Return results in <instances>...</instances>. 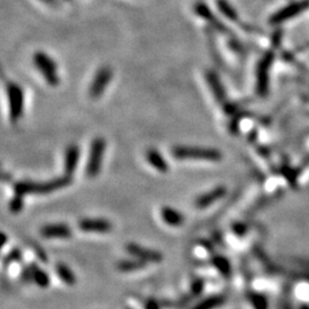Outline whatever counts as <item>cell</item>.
<instances>
[{
  "mask_svg": "<svg viewBox=\"0 0 309 309\" xmlns=\"http://www.w3.org/2000/svg\"><path fill=\"white\" fill-rule=\"evenodd\" d=\"M79 158H80V150L78 146H76V144H71V146L66 148V150L64 152V166H63L65 176L71 177L72 174L76 172L78 163H79Z\"/></svg>",
  "mask_w": 309,
  "mask_h": 309,
  "instance_id": "cell-15",
  "label": "cell"
},
{
  "mask_svg": "<svg viewBox=\"0 0 309 309\" xmlns=\"http://www.w3.org/2000/svg\"><path fill=\"white\" fill-rule=\"evenodd\" d=\"M304 309H308V308H306V307H305V308H304Z\"/></svg>",
  "mask_w": 309,
  "mask_h": 309,
  "instance_id": "cell-31",
  "label": "cell"
},
{
  "mask_svg": "<svg viewBox=\"0 0 309 309\" xmlns=\"http://www.w3.org/2000/svg\"><path fill=\"white\" fill-rule=\"evenodd\" d=\"M146 159L148 163L150 164L151 167H154L156 171H158L159 173H166L169 172V163L165 158L163 157V155L159 152L157 149L150 148L148 149L146 152Z\"/></svg>",
  "mask_w": 309,
  "mask_h": 309,
  "instance_id": "cell-16",
  "label": "cell"
},
{
  "mask_svg": "<svg viewBox=\"0 0 309 309\" xmlns=\"http://www.w3.org/2000/svg\"><path fill=\"white\" fill-rule=\"evenodd\" d=\"M205 79H206V83L208 85V87H210V89L212 91V94L214 95V98L218 101V103H220V104H222V106H225V104L228 102L227 101L226 89H225V86H223L221 78L218 74V72L214 71V70H212V69L206 70L205 71Z\"/></svg>",
  "mask_w": 309,
  "mask_h": 309,
  "instance_id": "cell-11",
  "label": "cell"
},
{
  "mask_svg": "<svg viewBox=\"0 0 309 309\" xmlns=\"http://www.w3.org/2000/svg\"><path fill=\"white\" fill-rule=\"evenodd\" d=\"M226 303V297L221 295L210 296L197 303L191 309H217Z\"/></svg>",
  "mask_w": 309,
  "mask_h": 309,
  "instance_id": "cell-20",
  "label": "cell"
},
{
  "mask_svg": "<svg viewBox=\"0 0 309 309\" xmlns=\"http://www.w3.org/2000/svg\"><path fill=\"white\" fill-rule=\"evenodd\" d=\"M309 7V0H301L289 3L288 6L283 7L278 12L273 14L269 18L270 24H280L283 22L289 21L290 18L297 16V15L305 12Z\"/></svg>",
  "mask_w": 309,
  "mask_h": 309,
  "instance_id": "cell-9",
  "label": "cell"
},
{
  "mask_svg": "<svg viewBox=\"0 0 309 309\" xmlns=\"http://www.w3.org/2000/svg\"><path fill=\"white\" fill-rule=\"evenodd\" d=\"M78 228L84 233L107 234L113 229V225L107 219H83L78 222Z\"/></svg>",
  "mask_w": 309,
  "mask_h": 309,
  "instance_id": "cell-12",
  "label": "cell"
},
{
  "mask_svg": "<svg viewBox=\"0 0 309 309\" xmlns=\"http://www.w3.org/2000/svg\"><path fill=\"white\" fill-rule=\"evenodd\" d=\"M106 140L103 137H96L91 143L89 149L87 165H86V176L88 178H95L99 176L100 171L102 169V163L104 152H106Z\"/></svg>",
  "mask_w": 309,
  "mask_h": 309,
  "instance_id": "cell-5",
  "label": "cell"
},
{
  "mask_svg": "<svg viewBox=\"0 0 309 309\" xmlns=\"http://www.w3.org/2000/svg\"><path fill=\"white\" fill-rule=\"evenodd\" d=\"M6 95L8 100V116L12 123H16L24 113V91L14 81L6 83Z\"/></svg>",
  "mask_w": 309,
  "mask_h": 309,
  "instance_id": "cell-4",
  "label": "cell"
},
{
  "mask_svg": "<svg viewBox=\"0 0 309 309\" xmlns=\"http://www.w3.org/2000/svg\"><path fill=\"white\" fill-rule=\"evenodd\" d=\"M72 184V178L68 176L51 179L48 181L33 182V181H20L14 185V192L16 195H48L60 189L68 187Z\"/></svg>",
  "mask_w": 309,
  "mask_h": 309,
  "instance_id": "cell-1",
  "label": "cell"
},
{
  "mask_svg": "<svg viewBox=\"0 0 309 309\" xmlns=\"http://www.w3.org/2000/svg\"><path fill=\"white\" fill-rule=\"evenodd\" d=\"M161 218L170 227H180L184 225L185 217L177 208L171 206H164L161 210Z\"/></svg>",
  "mask_w": 309,
  "mask_h": 309,
  "instance_id": "cell-17",
  "label": "cell"
},
{
  "mask_svg": "<svg viewBox=\"0 0 309 309\" xmlns=\"http://www.w3.org/2000/svg\"><path fill=\"white\" fill-rule=\"evenodd\" d=\"M23 206H24L23 196L16 195V193H15L14 197L12 199H10V202L8 204L9 211L12 212V213H20V212L22 211V208H23Z\"/></svg>",
  "mask_w": 309,
  "mask_h": 309,
  "instance_id": "cell-25",
  "label": "cell"
},
{
  "mask_svg": "<svg viewBox=\"0 0 309 309\" xmlns=\"http://www.w3.org/2000/svg\"><path fill=\"white\" fill-rule=\"evenodd\" d=\"M274 61L273 52H267L256 66V92L260 96H266L269 87V71Z\"/></svg>",
  "mask_w": 309,
  "mask_h": 309,
  "instance_id": "cell-7",
  "label": "cell"
},
{
  "mask_svg": "<svg viewBox=\"0 0 309 309\" xmlns=\"http://www.w3.org/2000/svg\"><path fill=\"white\" fill-rule=\"evenodd\" d=\"M146 266H147L146 262L134 258V259L122 260L121 262H118L117 268L121 271H123V273H132V271L143 269V268H146Z\"/></svg>",
  "mask_w": 309,
  "mask_h": 309,
  "instance_id": "cell-22",
  "label": "cell"
},
{
  "mask_svg": "<svg viewBox=\"0 0 309 309\" xmlns=\"http://www.w3.org/2000/svg\"><path fill=\"white\" fill-rule=\"evenodd\" d=\"M193 12H195L197 16L202 17L204 21H206L208 25H210V28L215 30V31H219L220 33H223V35H229V37L234 36L229 28L222 21L219 20L217 15L212 12L210 7L207 6V3L204 2L203 0L195 2V5H193Z\"/></svg>",
  "mask_w": 309,
  "mask_h": 309,
  "instance_id": "cell-8",
  "label": "cell"
},
{
  "mask_svg": "<svg viewBox=\"0 0 309 309\" xmlns=\"http://www.w3.org/2000/svg\"><path fill=\"white\" fill-rule=\"evenodd\" d=\"M172 155L180 161H206V162H219L222 159L221 151L214 148H199V147H187L178 146L173 148Z\"/></svg>",
  "mask_w": 309,
  "mask_h": 309,
  "instance_id": "cell-2",
  "label": "cell"
},
{
  "mask_svg": "<svg viewBox=\"0 0 309 309\" xmlns=\"http://www.w3.org/2000/svg\"><path fill=\"white\" fill-rule=\"evenodd\" d=\"M29 268H30V271H31L32 281L35 282L39 288L46 289L50 286L51 278L50 276H48V274L46 273V271L43 270L39 266L35 265V263H31Z\"/></svg>",
  "mask_w": 309,
  "mask_h": 309,
  "instance_id": "cell-19",
  "label": "cell"
},
{
  "mask_svg": "<svg viewBox=\"0 0 309 309\" xmlns=\"http://www.w3.org/2000/svg\"><path fill=\"white\" fill-rule=\"evenodd\" d=\"M65 1H70V0H65Z\"/></svg>",
  "mask_w": 309,
  "mask_h": 309,
  "instance_id": "cell-30",
  "label": "cell"
},
{
  "mask_svg": "<svg viewBox=\"0 0 309 309\" xmlns=\"http://www.w3.org/2000/svg\"><path fill=\"white\" fill-rule=\"evenodd\" d=\"M33 64L36 69L42 74L45 81L52 87H57L60 84V76L57 62L52 59L47 53L38 51L33 54Z\"/></svg>",
  "mask_w": 309,
  "mask_h": 309,
  "instance_id": "cell-3",
  "label": "cell"
},
{
  "mask_svg": "<svg viewBox=\"0 0 309 309\" xmlns=\"http://www.w3.org/2000/svg\"><path fill=\"white\" fill-rule=\"evenodd\" d=\"M248 299H250V303L254 309H267L268 308L266 298L258 295V293H252V295L248 296Z\"/></svg>",
  "mask_w": 309,
  "mask_h": 309,
  "instance_id": "cell-24",
  "label": "cell"
},
{
  "mask_svg": "<svg viewBox=\"0 0 309 309\" xmlns=\"http://www.w3.org/2000/svg\"><path fill=\"white\" fill-rule=\"evenodd\" d=\"M55 269H57V273H58V276L60 277V280H61L63 283H65V284L69 286H72L76 284V282H77L76 275H74V273L71 270V268H70L69 266H66L65 263L59 262L57 267H55Z\"/></svg>",
  "mask_w": 309,
  "mask_h": 309,
  "instance_id": "cell-21",
  "label": "cell"
},
{
  "mask_svg": "<svg viewBox=\"0 0 309 309\" xmlns=\"http://www.w3.org/2000/svg\"><path fill=\"white\" fill-rule=\"evenodd\" d=\"M40 234L47 240H55V238L66 240L72 236V230L65 223H51V225L44 226L40 229Z\"/></svg>",
  "mask_w": 309,
  "mask_h": 309,
  "instance_id": "cell-13",
  "label": "cell"
},
{
  "mask_svg": "<svg viewBox=\"0 0 309 309\" xmlns=\"http://www.w3.org/2000/svg\"><path fill=\"white\" fill-rule=\"evenodd\" d=\"M114 77V71L110 66L102 65L96 70L93 80L88 87V94L92 99H99L103 95L106 88L109 86Z\"/></svg>",
  "mask_w": 309,
  "mask_h": 309,
  "instance_id": "cell-6",
  "label": "cell"
},
{
  "mask_svg": "<svg viewBox=\"0 0 309 309\" xmlns=\"http://www.w3.org/2000/svg\"><path fill=\"white\" fill-rule=\"evenodd\" d=\"M40 1L44 2V3H46V5H48V6H52V7L59 6L58 0H40Z\"/></svg>",
  "mask_w": 309,
  "mask_h": 309,
  "instance_id": "cell-29",
  "label": "cell"
},
{
  "mask_svg": "<svg viewBox=\"0 0 309 309\" xmlns=\"http://www.w3.org/2000/svg\"><path fill=\"white\" fill-rule=\"evenodd\" d=\"M204 289V282L203 280H196L192 282L191 285V295L193 296H198L203 292Z\"/></svg>",
  "mask_w": 309,
  "mask_h": 309,
  "instance_id": "cell-26",
  "label": "cell"
},
{
  "mask_svg": "<svg viewBox=\"0 0 309 309\" xmlns=\"http://www.w3.org/2000/svg\"><path fill=\"white\" fill-rule=\"evenodd\" d=\"M215 5H217V8L219 9L223 16H225L227 20L235 22L238 23L240 21V16H238L237 10L235 9L232 3H230L228 0H215Z\"/></svg>",
  "mask_w": 309,
  "mask_h": 309,
  "instance_id": "cell-18",
  "label": "cell"
},
{
  "mask_svg": "<svg viewBox=\"0 0 309 309\" xmlns=\"http://www.w3.org/2000/svg\"><path fill=\"white\" fill-rule=\"evenodd\" d=\"M227 193V189L223 185H220V187H217L212 190L207 191L206 193H203V195L198 196L195 200V206L197 208H206L208 206L213 205L215 202H218L219 199L223 198Z\"/></svg>",
  "mask_w": 309,
  "mask_h": 309,
  "instance_id": "cell-14",
  "label": "cell"
},
{
  "mask_svg": "<svg viewBox=\"0 0 309 309\" xmlns=\"http://www.w3.org/2000/svg\"><path fill=\"white\" fill-rule=\"evenodd\" d=\"M146 309H159L157 301L148 300L147 304H146Z\"/></svg>",
  "mask_w": 309,
  "mask_h": 309,
  "instance_id": "cell-28",
  "label": "cell"
},
{
  "mask_svg": "<svg viewBox=\"0 0 309 309\" xmlns=\"http://www.w3.org/2000/svg\"><path fill=\"white\" fill-rule=\"evenodd\" d=\"M21 260V252L18 250H14L10 254L7 256L6 260H5V263L7 262H12V261H20Z\"/></svg>",
  "mask_w": 309,
  "mask_h": 309,
  "instance_id": "cell-27",
  "label": "cell"
},
{
  "mask_svg": "<svg viewBox=\"0 0 309 309\" xmlns=\"http://www.w3.org/2000/svg\"><path fill=\"white\" fill-rule=\"evenodd\" d=\"M212 265L217 269L219 273L223 276H229L230 273H232V266H230L229 260L223 255H214L211 260Z\"/></svg>",
  "mask_w": 309,
  "mask_h": 309,
  "instance_id": "cell-23",
  "label": "cell"
},
{
  "mask_svg": "<svg viewBox=\"0 0 309 309\" xmlns=\"http://www.w3.org/2000/svg\"><path fill=\"white\" fill-rule=\"evenodd\" d=\"M126 251L133 258H136L146 263H159L163 261V254L157 250H152L139 244L129 243L126 245Z\"/></svg>",
  "mask_w": 309,
  "mask_h": 309,
  "instance_id": "cell-10",
  "label": "cell"
}]
</instances>
